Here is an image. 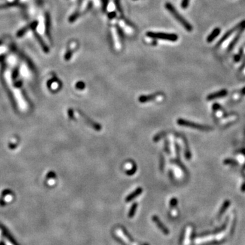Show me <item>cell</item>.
Listing matches in <instances>:
<instances>
[{
  "label": "cell",
  "mask_w": 245,
  "mask_h": 245,
  "mask_svg": "<svg viewBox=\"0 0 245 245\" xmlns=\"http://www.w3.org/2000/svg\"><path fill=\"white\" fill-rule=\"evenodd\" d=\"M165 7L167 10H168V11L173 16L174 18L177 21H178L180 25H181L187 31V32H191L193 30V26L191 25V24L187 21V20L184 18V17L180 15L178 11H177V10L174 7V6L170 2L166 3Z\"/></svg>",
  "instance_id": "obj_1"
},
{
  "label": "cell",
  "mask_w": 245,
  "mask_h": 245,
  "mask_svg": "<svg viewBox=\"0 0 245 245\" xmlns=\"http://www.w3.org/2000/svg\"><path fill=\"white\" fill-rule=\"evenodd\" d=\"M146 36L154 40H166L170 41V42H176L178 39V35H176L175 33L148 32L146 33Z\"/></svg>",
  "instance_id": "obj_2"
},
{
  "label": "cell",
  "mask_w": 245,
  "mask_h": 245,
  "mask_svg": "<svg viewBox=\"0 0 245 245\" xmlns=\"http://www.w3.org/2000/svg\"><path fill=\"white\" fill-rule=\"evenodd\" d=\"M177 123H178V125H179L180 126H183V127H187L198 129V130L202 131H209L213 129V127H210V126H209V125H201V124L196 123L189 121L188 120H186V119H183V118H178V120H177Z\"/></svg>",
  "instance_id": "obj_3"
},
{
  "label": "cell",
  "mask_w": 245,
  "mask_h": 245,
  "mask_svg": "<svg viewBox=\"0 0 245 245\" xmlns=\"http://www.w3.org/2000/svg\"><path fill=\"white\" fill-rule=\"evenodd\" d=\"M244 20H243V21H241L240 23H238V25H236V26L234 27L233 28H231V29H230L229 31H227V32L226 33H225L222 37H221V38L219 40V42H217V47H219V46L221 45V44H222L226 40H227L228 38H229V37H230L231 35H232V34H233L234 33H235L236 32H237V31L240 28V27L243 25V23H244Z\"/></svg>",
  "instance_id": "obj_4"
},
{
  "label": "cell",
  "mask_w": 245,
  "mask_h": 245,
  "mask_svg": "<svg viewBox=\"0 0 245 245\" xmlns=\"http://www.w3.org/2000/svg\"><path fill=\"white\" fill-rule=\"evenodd\" d=\"M244 31H245V20H244V23H243V25H242L240 27V28L237 31L238 33H236V35L234 36V39L231 41L230 44H229V46H228V47H227V51H228V52H230V51H231V50H233V49L235 47V46H236V44L238 43V40H240V37L242 36V34H243V33L244 32Z\"/></svg>",
  "instance_id": "obj_5"
},
{
  "label": "cell",
  "mask_w": 245,
  "mask_h": 245,
  "mask_svg": "<svg viewBox=\"0 0 245 245\" xmlns=\"http://www.w3.org/2000/svg\"><path fill=\"white\" fill-rule=\"evenodd\" d=\"M227 91L226 89H222L219 91H217L215 93L209 94L206 97V100L208 101H211L213 100H216V99H219L221 97H226L227 95Z\"/></svg>",
  "instance_id": "obj_6"
},
{
  "label": "cell",
  "mask_w": 245,
  "mask_h": 245,
  "mask_svg": "<svg viewBox=\"0 0 245 245\" xmlns=\"http://www.w3.org/2000/svg\"><path fill=\"white\" fill-rule=\"evenodd\" d=\"M178 136L182 138L183 143H184V146H185V151H184V153H185V158L187 160H190L191 159L192 155H191V152L190 148H189V145L188 141H187V140L185 138V136L180 135V134H178Z\"/></svg>",
  "instance_id": "obj_7"
},
{
  "label": "cell",
  "mask_w": 245,
  "mask_h": 245,
  "mask_svg": "<svg viewBox=\"0 0 245 245\" xmlns=\"http://www.w3.org/2000/svg\"><path fill=\"white\" fill-rule=\"evenodd\" d=\"M161 95V93H157L155 94H151V95H140L138 98V101L140 103H146V102L151 101L152 100H154L157 98V97Z\"/></svg>",
  "instance_id": "obj_8"
},
{
  "label": "cell",
  "mask_w": 245,
  "mask_h": 245,
  "mask_svg": "<svg viewBox=\"0 0 245 245\" xmlns=\"http://www.w3.org/2000/svg\"><path fill=\"white\" fill-rule=\"evenodd\" d=\"M142 192H143V189L141 188V187H138L137 189H135L134 191L131 193L130 194H129V195L127 196V197H126L125 200V202H131V200L135 199V197H137L138 196L140 195Z\"/></svg>",
  "instance_id": "obj_9"
},
{
  "label": "cell",
  "mask_w": 245,
  "mask_h": 245,
  "mask_svg": "<svg viewBox=\"0 0 245 245\" xmlns=\"http://www.w3.org/2000/svg\"><path fill=\"white\" fill-rule=\"evenodd\" d=\"M220 33H221V29L219 27H216V28H214L209 34L208 36L206 38L207 42L208 43L213 42V41L216 39V37L220 35Z\"/></svg>",
  "instance_id": "obj_10"
},
{
  "label": "cell",
  "mask_w": 245,
  "mask_h": 245,
  "mask_svg": "<svg viewBox=\"0 0 245 245\" xmlns=\"http://www.w3.org/2000/svg\"><path fill=\"white\" fill-rule=\"evenodd\" d=\"M83 117H84V118L85 119V121L88 124H89L90 126H91L92 127H93L94 129H95L96 131H100L101 129V125L100 124L97 123H95L94 122L93 120H91L88 117H87V116H85L84 114H83Z\"/></svg>",
  "instance_id": "obj_11"
},
{
  "label": "cell",
  "mask_w": 245,
  "mask_h": 245,
  "mask_svg": "<svg viewBox=\"0 0 245 245\" xmlns=\"http://www.w3.org/2000/svg\"><path fill=\"white\" fill-rule=\"evenodd\" d=\"M231 204V202L230 200H226L225 202H223V205L221 206V208L219 210V214H218V217L220 218L221 216L223 215V213L226 212V210L229 208V206H230Z\"/></svg>",
  "instance_id": "obj_12"
},
{
  "label": "cell",
  "mask_w": 245,
  "mask_h": 245,
  "mask_svg": "<svg viewBox=\"0 0 245 245\" xmlns=\"http://www.w3.org/2000/svg\"><path fill=\"white\" fill-rule=\"evenodd\" d=\"M152 219H153V221H155V223L157 224V226L160 228V230H161L163 231V232H165V233H168V230H167L166 227L162 224V223L161 222V221L159 220V219L157 217L153 216L152 217Z\"/></svg>",
  "instance_id": "obj_13"
},
{
  "label": "cell",
  "mask_w": 245,
  "mask_h": 245,
  "mask_svg": "<svg viewBox=\"0 0 245 245\" xmlns=\"http://www.w3.org/2000/svg\"><path fill=\"white\" fill-rule=\"evenodd\" d=\"M171 162L172 163H174V164H176V165H178L179 168L181 169L184 172H186V173H187V168H186V167L183 164V163L180 161V160H179V159H172L171 160Z\"/></svg>",
  "instance_id": "obj_14"
},
{
  "label": "cell",
  "mask_w": 245,
  "mask_h": 245,
  "mask_svg": "<svg viewBox=\"0 0 245 245\" xmlns=\"http://www.w3.org/2000/svg\"><path fill=\"white\" fill-rule=\"evenodd\" d=\"M223 163L225 165H231V166H238V163L236 161V160H234L233 159H230V158L225 159L223 160Z\"/></svg>",
  "instance_id": "obj_15"
},
{
  "label": "cell",
  "mask_w": 245,
  "mask_h": 245,
  "mask_svg": "<svg viewBox=\"0 0 245 245\" xmlns=\"http://www.w3.org/2000/svg\"><path fill=\"white\" fill-rule=\"evenodd\" d=\"M165 168V157L162 154L159 155V170L160 172H163L164 171Z\"/></svg>",
  "instance_id": "obj_16"
},
{
  "label": "cell",
  "mask_w": 245,
  "mask_h": 245,
  "mask_svg": "<svg viewBox=\"0 0 245 245\" xmlns=\"http://www.w3.org/2000/svg\"><path fill=\"white\" fill-rule=\"evenodd\" d=\"M116 30H117V33L118 34L119 39H121V40H123L125 39V33L123 32V29L120 26H118V25H116Z\"/></svg>",
  "instance_id": "obj_17"
},
{
  "label": "cell",
  "mask_w": 245,
  "mask_h": 245,
  "mask_svg": "<svg viewBox=\"0 0 245 245\" xmlns=\"http://www.w3.org/2000/svg\"><path fill=\"white\" fill-rule=\"evenodd\" d=\"M168 134V132H167V131H161V132H160V133H159V134H156L155 136H154V138H153V141H154L155 142H158L159 140H161L162 138H163V137H165V136Z\"/></svg>",
  "instance_id": "obj_18"
},
{
  "label": "cell",
  "mask_w": 245,
  "mask_h": 245,
  "mask_svg": "<svg viewBox=\"0 0 245 245\" xmlns=\"http://www.w3.org/2000/svg\"><path fill=\"white\" fill-rule=\"evenodd\" d=\"M137 207H138V204L137 203H134L133 204V205L131 206L130 210H129V217L131 218L134 215V214L135 213L136 210H137Z\"/></svg>",
  "instance_id": "obj_19"
},
{
  "label": "cell",
  "mask_w": 245,
  "mask_h": 245,
  "mask_svg": "<svg viewBox=\"0 0 245 245\" xmlns=\"http://www.w3.org/2000/svg\"><path fill=\"white\" fill-rule=\"evenodd\" d=\"M243 55V49H240L239 53L236 54L234 57V60L235 62H239Z\"/></svg>",
  "instance_id": "obj_20"
},
{
  "label": "cell",
  "mask_w": 245,
  "mask_h": 245,
  "mask_svg": "<svg viewBox=\"0 0 245 245\" xmlns=\"http://www.w3.org/2000/svg\"><path fill=\"white\" fill-rule=\"evenodd\" d=\"M101 6H102V10H103L104 12H105L107 11L108 6L109 3V0H101Z\"/></svg>",
  "instance_id": "obj_21"
},
{
  "label": "cell",
  "mask_w": 245,
  "mask_h": 245,
  "mask_svg": "<svg viewBox=\"0 0 245 245\" xmlns=\"http://www.w3.org/2000/svg\"><path fill=\"white\" fill-rule=\"evenodd\" d=\"M164 151L168 155L170 154V143L168 140H165L164 142Z\"/></svg>",
  "instance_id": "obj_22"
},
{
  "label": "cell",
  "mask_w": 245,
  "mask_h": 245,
  "mask_svg": "<svg viewBox=\"0 0 245 245\" xmlns=\"http://www.w3.org/2000/svg\"><path fill=\"white\" fill-rule=\"evenodd\" d=\"M136 171H137V166L135 165H133V168L131 170H128V171H126V174H127L128 176H132L134 174Z\"/></svg>",
  "instance_id": "obj_23"
},
{
  "label": "cell",
  "mask_w": 245,
  "mask_h": 245,
  "mask_svg": "<svg viewBox=\"0 0 245 245\" xmlns=\"http://www.w3.org/2000/svg\"><path fill=\"white\" fill-rule=\"evenodd\" d=\"M175 150H176V158L177 159H180V146L177 144V143H175Z\"/></svg>",
  "instance_id": "obj_24"
},
{
  "label": "cell",
  "mask_w": 245,
  "mask_h": 245,
  "mask_svg": "<svg viewBox=\"0 0 245 245\" xmlns=\"http://www.w3.org/2000/svg\"><path fill=\"white\" fill-rule=\"evenodd\" d=\"M114 4L116 6V8L118 10V11L122 13L123 12V10L121 8V3H120V0H114Z\"/></svg>",
  "instance_id": "obj_25"
},
{
  "label": "cell",
  "mask_w": 245,
  "mask_h": 245,
  "mask_svg": "<svg viewBox=\"0 0 245 245\" xmlns=\"http://www.w3.org/2000/svg\"><path fill=\"white\" fill-rule=\"evenodd\" d=\"M189 4V0H182L181 2V8L183 9L187 8Z\"/></svg>",
  "instance_id": "obj_26"
},
{
  "label": "cell",
  "mask_w": 245,
  "mask_h": 245,
  "mask_svg": "<svg viewBox=\"0 0 245 245\" xmlns=\"http://www.w3.org/2000/svg\"><path fill=\"white\" fill-rule=\"evenodd\" d=\"M72 54H73V51L71 50V49H70L69 50L67 51L66 53V55H65V59H66L67 61H68L69 59H70V58L72 57Z\"/></svg>",
  "instance_id": "obj_27"
},
{
  "label": "cell",
  "mask_w": 245,
  "mask_h": 245,
  "mask_svg": "<svg viewBox=\"0 0 245 245\" xmlns=\"http://www.w3.org/2000/svg\"><path fill=\"white\" fill-rule=\"evenodd\" d=\"M177 204H178V200H177L176 198L175 197H174L171 200H170V205L172 208H174L176 206Z\"/></svg>",
  "instance_id": "obj_28"
},
{
  "label": "cell",
  "mask_w": 245,
  "mask_h": 245,
  "mask_svg": "<svg viewBox=\"0 0 245 245\" xmlns=\"http://www.w3.org/2000/svg\"><path fill=\"white\" fill-rule=\"evenodd\" d=\"M78 16H79V13H78V12H75L73 15H71V16H70V23H73V22L74 21V20H76L78 19Z\"/></svg>",
  "instance_id": "obj_29"
},
{
  "label": "cell",
  "mask_w": 245,
  "mask_h": 245,
  "mask_svg": "<svg viewBox=\"0 0 245 245\" xmlns=\"http://www.w3.org/2000/svg\"><path fill=\"white\" fill-rule=\"evenodd\" d=\"M116 16H117V13H116V12L114 11L110 12L108 14V17L109 19H113L115 18Z\"/></svg>",
  "instance_id": "obj_30"
},
{
  "label": "cell",
  "mask_w": 245,
  "mask_h": 245,
  "mask_svg": "<svg viewBox=\"0 0 245 245\" xmlns=\"http://www.w3.org/2000/svg\"><path fill=\"white\" fill-rule=\"evenodd\" d=\"M76 87L78 88H79V89H83V88H84V87H85V84H84V83H83V82L80 81V82H78V83L76 84Z\"/></svg>",
  "instance_id": "obj_31"
},
{
  "label": "cell",
  "mask_w": 245,
  "mask_h": 245,
  "mask_svg": "<svg viewBox=\"0 0 245 245\" xmlns=\"http://www.w3.org/2000/svg\"><path fill=\"white\" fill-rule=\"evenodd\" d=\"M213 110H220V109L221 108V106L219 104L215 103L214 104H213Z\"/></svg>",
  "instance_id": "obj_32"
},
{
  "label": "cell",
  "mask_w": 245,
  "mask_h": 245,
  "mask_svg": "<svg viewBox=\"0 0 245 245\" xmlns=\"http://www.w3.org/2000/svg\"><path fill=\"white\" fill-rule=\"evenodd\" d=\"M240 190H241V191H242V192H243V193L245 192V182L243 183V185H241Z\"/></svg>",
  "instance_id": "obj_33"
},
{
  "label": "cell",
  "mask_w": 245,
  "mask_h": 245,
  "mask_svg": "<svg viewBox=\"0 0 245 245\" xmlns=\"http://www.w3.org/2000/svg\"><path fill=\"white\" fill-rule=\"evenodd\" d=\"M240 94L241 95H243V96H244V95H245V87H244V88H242V89L240 90Z\"/></svg>",
  "instance_id": "obj_34"
},
{
  "label": "cell",
  "mask_w": 245,
  "mask_h": 245,
  "mask_svg": "<svg viewBox=\"0 0 245 245\" xmlns=\"http://www.w3.org/2000/svg\"><path fill=\"white\" fill-rule=\"evenodd\" d=\"M239 153H241V154H243V155L245 156V148H241L240 149L239 151H238Z\"/></svg>",
  "instance_id": "obj_35"
},
{
  "label": "cell",
  "mask_w": 245,
  "mask_h": 245,
  "mask_svg": "<svg viewBox=\"0 0 245 245\" xmlns=\"http://www.w3.org/2000/svg\"><path fill=\"white\" fill-rule=\"evenodd\" d=\"M6 48L5 47H3V46H1L0 47V54L1 53H3L4 52V51L6 50Z\"/></svg>",
  "instance_id": "obj_36"
},
{
  "label": "cell",
  "mask_w": 245,
  "mask_h": 245,
  "mask_svg": "<svg viewBox=\"0 0 245 245\" xmlns=\"http://www.w3.org/2000/svg\"><path fill=\"white\" fill-rule=\"evenodd\" d=\"M243 176L245 178V174H243Z\"/></svg>",
  "instance_id": "obj_37"
},
{
  "label": "cell",
  "mask_w": 245,
  "mask_h": 245,
  "mask_svg": "<svg viewBox=\"0 0 245 245\" xmlns=\"http://www.w3.org/2000/svg\"><path fill=\"white\" fill-rule=\"evenodd\" d=\"M134 1H135V0H134Z\"/></svg>",
  "instance_id": "obj_38"
}]
</instances>
